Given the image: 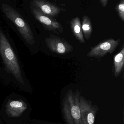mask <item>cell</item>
<instances>
[{
  "instance_id": "1",
  "label": "cell",
  "mask_w": 124,
  "mask_h": 124,
  "mask_svg": "<svg viewBox=\"0 0 124 124\" xmlns=\"http://www.w3.org/2000/svg\"><path fill=\"white\" fill-rule=\"evenodd\" d=\"M0 58L2 66L0 76L14 82L21 90L30 92L32 88L26 78L21 62L16 53L12 40L2 30H0Z\"/></svg>"
},
{
  "instance_id": "2",
  "label": "cell",
  "mask_w": 124,
  "mask_h": 124,
  "mask_svg": "<svg viewBox=\"0 0 124 124\" xmlns=\"http://www.w3.org/2000/svg\"><path fill=\"white\" fill-rule=\"evenodd\" d=\"M1 7L6 17L15 25L20 38L30 53L36 54L39 47L38 38L30 25L13 7L5 4H3Z\"/></svg>"
},
{
  "instance_id": "3",
  "label": "cell",
  "mask_w": 124,
  "mask_h": 124,
  "mask_svg": "<svg viewBox=\"0 0 124 124\" xmlns=\"http://www.w3.org/2000/svg\"><path fill=\"white\" fill-rule=\"evenodd\" d=\"M80 93L69 90L63 101L62 110L68 124H82L80 107Z\"/></svg>"
},
{
  "instance_id": "4",
  "label": "cell",
  "mask_w": 124,
  "mask_h": 124,
  "mask_svg": "<svg viewBox=\"0 0 124 124\" xmlns=\"http://www.w3.org/2000/svg\"><path fill=\"white\" fill-rule=\"evenodd\" d=\"M31 8L35 18L41 24L45 30L52 31L59 35L63 31V28L60 23L52 17L43 13L36 6L31 3Z\"/></svg>"
},
{
  "instance_id": "5",
  "label": "cell",
  "mask_w": 124,
  "mask_h": 124,
  "mask_svg": "<svg viewBox=\"0 0 124 124\" xmlns=\"http://www.w3.org/2000/svg\"><path fill=\"white\" fill-rule=\"evenodd\" d=\"M121 40L120 39L116 40L114 39L110 38L101 41L91 48L87 56L90 58L100 59L108 53L111 54L119 45Z\"/></svg>"
},
{
  "instance_id": "6",
  "label": "cell",
  "mask_w": 124,
  "mask_h": 124,
  "mask_svg": "<svg viewBox=\"0 0 124 124\" xmlns=\"http://www.w3.org/2000/svg\"><path fill=\"white\" fill-rule=\"evenodd\" d=\"M44 41L47 48L51 52L58 54L65 55L74 49L73 46L66 40L52 34H50L49 37L44 38Z\"/></svg>"
},
{
  "instance_id": "7",
  "label": "cell",
  "mask_w": 124,
  "mask_h": 124,
  "mask_svg": "<svg viewBox=\"0 0 124 124\" xmlns=\"http://www.w3.org/2000/svg\"><path fill=\"white\" fill-rule=\"evenodd\" d=\"M80 107L82 124H94L97 109L90 101L80 96Z\"/></svg>"
},
{
  "instance_id": "8",
  "label": "cell",
  "mask_w": 124,
  "mask_h": 124,
  "mask_svg": "<svg viewBox=\"0 0 124 124\" xmlns=\"http://www.w3.org/2000/svg\"><path fill=\"white\" fill-rule=\"evenodd\" d=\"M27 108V105L23 100H8L6 106V113L9 117H19Z\"/></svg>"
},
{
  "instance_id": "9",
  "label": "cell",
  "mask_w": 124,
  "mask_h": 124,
  "mask_svg": "<svg viewBox=\"0 0 124 124\" xmlns=\"http://www.w3.org/2000/svg\"><path fill=\"white\" fill-rule=\"evenodd\" d=\"M31 3L38 7L43 13L52 18L58 16L62 11H65L46 0H33Z\"/></svg>"
},
{
  "instance_id": "10",
  "label": "cell",
  "mask_w": 124,
  "mask_h": 124,
  "mask_svg": "<svg viewBox=\"0 0 124 124\" xmlns=\"http://www.w3.org/2000/svg\"><path fill=\"white\" fill-rule=\"evenodd\" d=\"M71 29L76 40L82 43H85L83 35L82 28L81 24L78 17H76L70 22Z\"/></svg>"
},
{
  "instance_id": "11",
  "label": "cell",
  "mask_w": 124,
  "mask_h": 124,
  "mask_svg": "<svg viewBox=\"0 0 124 124\" xmlns=\"http://www.w3.org/2000/svg\"><path fill=\"white\" fill-rule=\"evenodd\" d=\"M114 74L115 77L120 75L124 69V47L123 46L121 51L115 55L114 60Z\"/></svg>"
},
{
  "instance_id": "12",
  "label": "cell",
  "mask_w": 124,
  "mask_h": 124,
  "mask_svg": "<svg viewBox=\"0 0 124 124\" xmlns=\"http://www.w3.org/2000/svg\"><path fill=\"white\" fill-rule=\"evenodd\" d=\"M81 26L82 32L85 38L87 40H89L91 35L92 27L91 20L88 16H84L83 17Z\"/></svg>"
},
{
  "instance_id": "13",
  "label": "cell",
  "mask_w": 124,
  "mask_h": 124,
  "mask_svg": "<svg viewBox=\"0 0 124 124\" xmlns=\"http://www.w3.org/2000/svg\"><path fill=\"white\" fill-rule=\"evenodd\" d=\"M116 9L122 20L124 21V0H121L116 5Z\"/></svg>"
},
{
  "instance_id": "14",
  "label": "cell",
  "mask_w": 124,
  "mask_h": 124,
  "mask_svg": "<svg viewBox=\"0 0 124 124\" xmlns=\"http://www.w3.org/2000/svg\"><path fill=\"white\" fill-rule=\"evenodd\" d=\"M100 0L101 4L103 7H106L107 6L108 0Z\"/></svg>"
}]
</instances>
